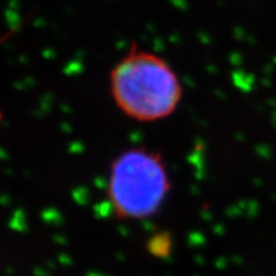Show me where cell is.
<instances>
[{
	"label": "cell",
	"instance_id": "6da1fadb",
	"mask_svg": "<svg viewBox=\"0 0 276 276\" xmlns=\"http://www.w3.org/2000/svg\"><path fill=\"white\" fill-rule=\"evenodd\" d=\"M109 87L121 114L139 123L169 118L183 99V86L174 68L136 42L111 69Z\"/></svg>",
	"mask_w": 276,
	"mask_h": 276
},
{
	"label": "cell",
	"instance_id": "7a4b0ae2",
	"mask_svg": "<svg viewBox=\"0 0 276 276\" xmlns=\"http://www.w3.org/2000/svg\"><path fill=\"white\" fill-rule=\"evenodd\" d=\"M170 190V176L160 152L138 146L121 152L113 161L107 198L117 218L142 220L156 214Z\"/></svg>",
	"mask_w": 276,
	"mask_h": 276
},
{
	"label": "cell",
	"instance_id": "3957f363",
	"mask_svg": "<svg viewBox=\"0 0 276 276\" xmlns=\"http://www.w3.org/2000/svg\"><path fill=\"white\" fill-rule=\"evenodd\" d=\"M1 117H3V114H1V110H0V123H1Z\"/></svg>",
	"mask_w": 276,
	"mask_h": 276
}]
</instances>
